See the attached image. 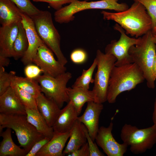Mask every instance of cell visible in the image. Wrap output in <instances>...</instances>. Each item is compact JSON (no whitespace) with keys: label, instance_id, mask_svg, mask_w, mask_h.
<instances>
[{"label":"cell","instance_id":"27","mask_svg":"<svg viewBox=\"0 0 156 156\" xmlns=\"http://www.w3.org/2000/svg\"><path fill=\"white\" fill-rule=\"evenodd\" d=\"M96 67L97 62L95 58L92 64L88 69L83 70L81 75L76 79L72 87H80L88 90L90 83H94V79L93 78L92 75Z\"/></svg>","mask_w":156,"mask_h":156},{"label":"cell","instance_id":"33","mask_svg":"<svg viewBox=\"0 0 156 156\" xmlns=\"http://www.w3.org/2000/svg\"><path fill=\"white\" fill-rule=\"evenodd\" d=\"M24 72L26 77L34 79L42 73V70L38 66L32 63L26 65Z\"/></svg>","mask_w":156,"mask_h":156},{"label":"cell","instance_id":"13","mask_svg":"<svg viewBox=\"0 0 156 156\" xmlns=\"http://www.w3.org/2000/svg\"><path fill=\"white\" fill-rule=\"evenodd\" d=\"M27 37L28 47L21 61L25 65L33 63V60L38 48L44 44L36 30L33 21L30 16L23 13L21 21Z\"/></svg>","mask_w":156,"mask_h":156},{"label":"cell","instance_id":"42","mask_svg":"<svg viewBox=\"0 0 156 156\" xmlns=\"http://www.w3.org/2000/svg\"><path fill=\"white\" fill-rule=\"evenodd\" d=\"M152 33L153 35L156 36V28L153 31H152Z\"/></svg>","mask_w":156,"mask_h":156},{"label":"cell","instance_id":"41","mask_svg":"<svg viewBox=\"0 0 156 156\" xmlns=\"http://www.w3.org/2000/svg\"><path fill=\"white\" fill-rule=\"evenodd\" d=\"M153 41L156 44V36L153 35Z\"/></svg>","mask_w":156,"mask_h":156},{"label":"cell","instance_id":"18","mask_svg":"<svg viewBox=\"0 0 156 156\" xmlns=\"http://www.w3.org/2000/svg\"><path fill=\"white\" fill-rule=\"evenodd\" d=\"M72 130L64 133L54 131L52 138L37 153L36 156H64L63 149L70 136Z\"/></svg>","mask_w":156,"mask_h":156},{"label":"cell","instance_id":"4","mask_svg":"<svg viewBox=\"0 0 156 156\" xmlns=\"http://www.w3.org/2000/svg\"><path fill=\"white\" fill-rule=\"evenodd\" d=\"M5 128L15 131L20 146L27 153L36 142L44 137L29 122L26 115L0 114V133Z\"/></svg>","mask_w":156,"mask_h":156},{"label":"cell","instance_id":"43","mask_svg":"<svg viewBox=\"0 0 156 156\" xmlns=\"http://www.w3.org/2000/svg\"><path fill=\"white\" fill-rule=\"evenodd\" d=\"M112 0L115 1L117 2L118 0Z\"/></svg>","mask_w":156,"mask_h":156},{"label":"cell","instance_id":"15","mask_svg":"<svg viewBox=\"0 0 156 156\" xmlns=\"http://www.w3.org/2000/svg\"><path fill=\"white\" fill-rule=\"evenodd\" d=\"M0 114L26 115L25 107L11 86L0 96Z\"/></svg>","mask_w":156,"mask_h":156},{"label":"cell","instance_id":"1","mask_svg":"<svg viewBox=\"0 0 156 156\" xmlns=\"http://www.w3.org/2000/svg\"><path fill=\"white\" fill-rule=\"evenodd\" d=\"M101 13L104 19L116 22L127 34L136 38L143 36L152 28L151 19L145 7L136 1L124 11L114 13L102 11Z\"/></svg>","mask_w":156,"mask_h":156},{"label":"cell","instance_id":"36","mask_svg":"<svg viewBox=\"0 0 156 156\" xmlns=\"http://www.w3.org/2000/svg\"><path fill=\"white\" fill-rule=\"evenodd\" d=\"M36 2H44L49 3L50 6L57 10L62 7V6L66 3H70L75 0H32Z\"/></svg>","mask_w":156,"mask_h":156},{"label":"cell","instance_id":"22","mask_svg":"<svg viewBox=\"0 0 156 156\" xmlns=\"http://www.w3.org/2000/svg\"><path fill=\"white\" fill-rule=\"evenodd\" d=\"M67 93L70 101L73 103L79 115L85 103L94 101L95 95L92 90L80 87H67Z\"/></svg>","mask_w":156,"mask_h":156},{"label":"cell","instance_id":"34","mask_svg":"<svg viewBox=\"0 0 156 156\" xmlns=\"http://www.w3.org/2000/svg\"><path fill=\"white\" fill-rule=\"evenodd\" d=\"M89 151L90 156H103L104 154L99 149L96 144L94 142L89 135L87 129L86 130Z\"/></svg>","mask_w":156,"mask_h":156},{"label":"cell","instance_id":"32","mask_svg":"<svg viewBox=\"0 0 156 156\" xmlns=\"http://www.w3.org/2000/svg\"><path fill=\"white\" fill-rule=\"evenodd\" d=\"M87 58L86 52L81 49H77L73 51L70 55L71 61L76 64H81L84 63Z\"/></svg>","mask_w":156,"mask_h":156},{"label":"cell","instance_id":"40","mask_svg":"<svg viewBox=\"0 0 156 156\" xmlns=\"http://www.w3.org/2000/svg\"><path fill=\"white\" fill-rule=\"evenodd\" d=\"M153 76L154 79L155 80L156 79V55L155 57L153 62Z\"/></svg>","mask_w":156,"mask_h":156},{"label":"cell","instance_id":"44","mask_svg":"<svg viewBox=\"0 0 156 156\" xmlns=\"http://www.w3.org/2000/svg\"><path fill=\"white\" fill-rule=\"evenodd\" d=\"M155 156H156V155H155Z\"/></svg>","mask_w":156,"mask_h":156},{"label":"cell","instance_id":"38","mask_svg":"<svg viewBox=\"0 0 156 156\" xmlns=\"http://www.w3.org/2000/svg\"><path fill=\"white\" fill-rule=\"evenodd\" d=\"M9 57L0 55V67L8 66L10 64Z\"/></svg>","mask_w":156,"mask_h":156},{"label":"cell","instance_id":"23","mask_svg":"<svg viewBox=\"0 0 156 156\" xmlns=\"http://www.w3.org/2000/svg\"><path fill=\"white\" fill-rule=\"evenodd\" d=\"M3 138L0 144V156H26L27 152L14 142L11 136V129L7 128L0 133Z\"/></svg>","mask_w":156,"mask_h":156},{"label":"cell","instance_id":"24","mask_svg":"<svg viewBox=\"0 0 156 156\" xmlns=\"http://www.w3.org/2000/svg\"><path fill=\"white\" fill-rule=\"evenodd\" d=\"M27 120L44 137L51 139L54 130L52 127L49 126L38 109H30L25 107Z\"/></svg>","mask_w":156,"mask_h":156},{"label":"cell","instance_id":"17","mask_svg":"<svg viewBox=\"0 0 156 156\" xmlns=\"http://www.w3.org/2000/svg\"><path fill=\"white\" fill-rule=\"evenodd\" d=\"M78 113L72 103L70 101L61 110L52 126L54 131L64 133L71 131L77 120Z\"/></svg>","mask_w":156,"mask_h":156},{"label":"cell","instance_id":"37","mask_svg":"<svg viewBox=\"0 0 156 156\" xmlns=\"http://www.w3.org/2000/svg\"><path fill=\"white\" fill-rule=\"evenodd\" d=\"M68 156H90L88 145L87 142L80 148L68 154Z\"/></svg>","mask_w":156,"mask_h":156},{"label":"cell","instance_id":"11","mask_svg":"<svg viewBox=\"0 0 156 156\" xmlns=\"http://www.w3.org/2000/svg\"><path fill=\"white\" fill-rule=\"evenodd\" d=\"M53 53L44 44L38 48L33 63L42 69L43 74L56 77L66 72L67 69L55 60Z\"/></svg>","mask_w":156,"mask_h":156},{"label":"cell","instance_id":"9","mask_svg":"<svg viewBox=\"0 0 156 156\" xmlns=\"http://www.w3.org/2000/svg\"><path fill=\"white\" fill-rule=\"evenodd\" d=\"M71 73L66 72L56 77L43 74L34 79L39 83L42 92L53 100L61 109L69 99L67 93V84L71 78Z\"/></svg>","mask_w":156,"mask_h":156},{"label":"cell","instance_id":"12","mask_svg":"<svg viewBox=\"0 0 156 156\" xmlns=\"http://www.w3.org/2000/svg\"><path fill=\"white\" fill-rule=\"evenodd\" d=\"M113 126L111 122L107 127H100L95 140L108 156H123L128 146L124 143L120 144L116 141L112 133Z\"/></svg>","mask_w":156,"mask_h":156},{"label":"cell","instance_id":"29","mask_svg":"<svg viewBox=\"0 0 156 156\" xmlns=\"http://www.w3.org/2000/svg\"><path fill=\"white\" fill-rule=\"evenodd\" d=\"M23 12L31 18L37 15L41 11L31 2L30 0H10Z\"/></svg>","mask_w":156,"mask_h":156},{"label":"cell","instance_id":"20","mask_svg":"<svg viewBox=\"0 0 156 156\" xmlns=\"http://www.w3.org/2000/svg\"><path fill=\"white\" fill-rule=\"evenodd\" d=\"M23 12L10 0H0V23L2 26L21 22Z\"/></svg>","mask_w":156,"mask_h":156},{"label":"cell","instance_id":"31","mask_svg":"<svg viewBox=\"0 0 156 156\" xmlns=\"http://www.w3.org/2000/svg\"><path fill=\"white\" fill-rule=\"evenodd\" d=\"M138 1L145 7L152 22V31L156 28V0H133Z\"/></svg>","mask_w":156,"mask_h":156},{"label":"cell","instance_id":"16","mask_svg":"<svg viewBox=\"0 0 156 156\" xmlns=\"http://www.w3.org/2000/svg\"><path fill=\"white\" fill-rule=\"evenodd\" d=\"M20 22L14 23L0 27V55L13 57V45L18 34Z\"/></svg>","mask_w":156,"mask_h":156},{"label":"cell","instance_id":"6","mask_svg":"<svg viewBox=\"0 0 156 156\" xmlns=\"http://www.w3.org/2000/svg\"><path fill=\"white\" fill-rule=\"evenodd\" d=\"M120 137L123 143L130 146L131 151L135 154L145 152L156 144V126L140 129L130 124L122 127Z\"/></svg>","mask_w":156,"mask_h":156},{"label":"cell","instance_id":"3","mask_svg":"<svg viewBox=\"0 0 156 156\" xmlns=\"http://www.w3.org/2000/svg\"><path fill=\"white\" fill-rule=\"evenodd\" d=\"M129 53L133 62L143 73L147 87L154 88L155 80L153 76V67L156 55V44L153 41L151 30L142 36L139 43L130 47Z\"/></svg>","mask_w":156,"mask_h":156},{"label":"cell","instance_id":"10","mask_svg":"<svg viewBox=\"0 0 156 156\" xmlns=\"http://www.w3.org/2000/svg\"><path fill=\"white\" fill-rule=\"evenodd\" d=\"M115 29L121 34L119 39L112 40L105 49V53L112 55L116 59L115 65L120 66L131 63L133 62L129 53L131 47L140 42L141 37L131 38L127 35L125 31L119 25L116 24L114 26Z\"/></svg>","mask_w":156,"mask_h":156},{"label":"cell","instance_id":"25","mask_svg":"<svg viewBox=\"0 0 156 156\" xmlns=\"http://www.w3.org/2000/svg\"><path fill=\"white\" fill-rule=\"evenodd\" d=\"M28 42L25 30L21 22L19 23L18 30L13 47V57L15 60L21 58L27 50Z\"/></svg>","mask_w":156,"mask_h":156},{"label":"cell","instance_id":"30","mask_svg":"<svg viewBox=\"0 0 156 156\" xmlns=\"http://www.w3.org/2000/svg\"><path fill=\"white\" fill-rule=\"evenodd\" d=\"M16 75L15 71H11L7 73L5 71L4 67H0V96L11 86Z\"/></svg>","mask_w":156,"mask_h":156},{"label":"cell","instance_id":"28","mask_svg":"<svg viewBox=\"0 0 156 156\" xmlns=\"http://www.w3.org/2000/svg\"><path fill=\"white\" fill-rule=\"evenodd\" d=\"M11 86L25 107L30 109H38L36 98L33 95L15 85L11 84Z\"/></svg>","mask_w":156,"mask_h":156},{"label":"cell","instance_id":"21","mask_svg":"<svg viewBox=\"0 0 156 156\" xmlns=\"http://www.w3.org/2000/svg\"><path fill=\"white\" fill-rule=\"evenodd\" d=\"M86 129L85 125L77 120L72 129L69 141L63 151L64 155L74 152L87 142Z\"/></svg>","mask_w":156,"mask_h":156},{"label":"cell","instance_id":"35","mask_svg":"<svg viewBox=\"0 0 156 156\" xmlns=\"http://www.w3.org/2000/svg\"><path fill=\"white\" fill-rule=\"evenodd\" d=\"M50 140L49 138L44 137L37 142L34 144L26 156H36L37 153Z\"/></svg>","mask_w":156,"mask_h":156},{"label":"cell","instance_id":"14","mask_svg":"<svg viewBox=\"0 0 156 156\" xmlns=\"http://www.w3.org/2000/svg\"><path fill=\"white\" fill-rule=\"evenodd\" d=\"M103 108V103L94 101L88 102L84 112L77 118L86 127L93 141L95 140L99 129V116Z\"/></svg>","mask_w":156,"mask_h":156},{"label":"cell","instance_id":"8","mask_svg":"<svg viewBox=\"0 0 156 156\" xmlns=\"http://www.w3.org/2000/svg\"><path fill=\"white\" fill-rule=\"evenodd\" d=\"M95 59L97 71L95 74L92 90L95 95L94 101L103 103L107 101L110 75L116 59L113 55L104 53L99 49L96 51Z\"/></svg>","mask_w":156,"mask_h":156},{"label":"cell","instance_id":"5","mask_svg":"<svg viewBox=\"0 0 156 156\" xmlns=\"http://www.w3.org/2000/svg\"><path fill=\"white\" fill-rule=\"evenodd\" d=\"M31 18L41 39L55 54L57 61L65 66L68 61L61 49L60 36L53 24L51 13L41 10Z\"/></svg>","mask_w":156,"mask_h":156},{"label":"cell","instance_id":"7","mask_svg":"<svg viewBox=\"0 0 156 156\" xmlns=\"http://www.w3.org/2000/svg\"><path fill=\"white\" fill-rule=\"evenodd\" d=\"M128 8V5L126 3H120L111 0L91 2L75 0L68 5L56 10L54 13V18L58 23H67L74 20L75 14L86 10L108 9L120 12Z\"/></svg>","mask_w":156,"mask_h":156},{"label":"cell","instance_id":"26","mask_svg":"<svg viewBox=\"0 0 156 156\" xmlns=\"http://www.w3.org/2000/svg\"><path fill=\"white\" fill-rule=\"evenodd\" d=\"M11 84L30 93L36 98L42 92L40 86L34 79L16 75Z\"/></svg>","mask_w":156,"mask_h":156},{"label":"cell","instance_id":"39","mask_svg":"<svg viewBox=\"0 0 156 156\" xmlns=\"http://www.w3.org/2000/svg\"><path fill=\"white\" fill-rule=\"evenodd\" d=\"M152 120L153 124L156 126V97L154 102V110L152 115Z\"/></svg>","mask_w":156,"mask_h":156},{"label":"cell","instance_id":"2","mask_svg":"<svg viewBox=\"0 0 156 156\" xmlns=\"http://www.w3.org/2000/svg\"><path fill=\"white\" fill-rule=\"evenodd\" d=\"M145 80L142 71L134 63L115 65L110 75L107 101L110 103H115L119 94L134 89Z\"/></svg>","mask_w":156,"mask_h":156},{"label":"cell","instance_id":"19","mask_svg":"<svg viewBox=\"0 0 156 156\" xmlns=\"http://www.w3.org/2000/svg\"><path fill=\"white\" fill-rule=\"evenodd\" d=\"M38 109L48 125L52 127L61 109L53 100L41 92L36 98Z\"/></svg>","mask_w":156,"mask_h":156}]
</instances>
